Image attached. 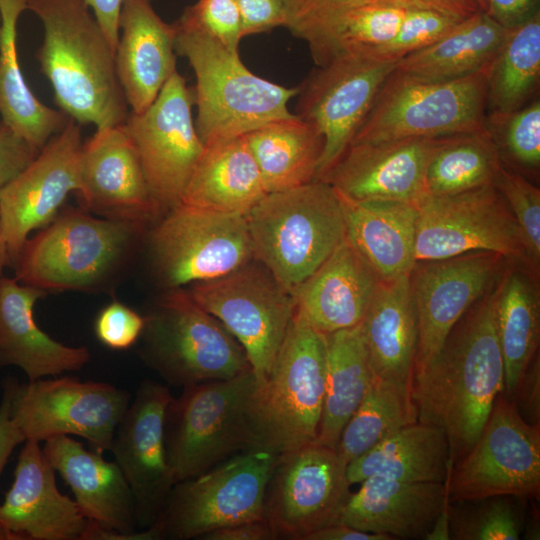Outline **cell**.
<instances>
[{"instance_id": "cell-1", "label": "cell", "mask_w": 540, "mask_h": 540, "mask_svg": "<svg viewBox=\"0 0 540 540\" xmlns=\"http://www.w3.org/2000/svg\"><path fill=\"white\" fill-rule=\"evenodd\" d=\"M494 287L459 319L434 361L412 381L417 421L444 430L451 468L473 447L504 393Z\"/></svg>"}, {"instance_id": "cell-2", "label": "cell", "mask_w": 540, "mask_h": 540, "mask_svg": "<svg viewBox=\"0 0 540 540\" xmlns=\"http://www.w3.org/2000/svg\"><path fill=\"white\" fill-rule=\"evenodd\" d=\"M43 26L36 57L58 107L79 125L103 129L129 112L115 52L84 0H28Z\"/></svg>"}, {"instance_id": "cell-3", "label": "cell", "mask_w": 540, "mask_h": 540, "mask_svg": "<svg viewBox=\"0 0 540 540\" xmlns=\"http://www.w3.org/2000/svg\"><path fill=\"white\" fill-rule=\"evenodd\" d=\"M175 25V50L188 60L195 74V126L204 145L246 135L292 115L288 103L299 88L255 75L242 63L239 53L191 23L180 18Z\"/></svg>"}, {"instance_id": "cell-4", "label": "cell", "mask_w": 540, "mask_h": 540, "mask_svg": "<svg viewBox=\"0 0 540 540\" xmlns=\"http://www.w3.org/2000/svg\"><path fill=\"white\" fill-rule=\"evenodd\" d=\"M252 370L193 384L170 401L165 418L167 458L175 484L260 445Z\"/></svg>"}, {"instance_id": "cell-5", "label": "cell", "mask_w": 540, "mask_h": 540, "mask_svg": "<svg viewBox=\"0 0 540 540\" xmlns=\"http://www.w3.org/2000/svg\"><path fill=\"white\" fill-rule=\"evenodd\" d=\"M245 218L254 258L292 295L346 237L340 197L320 179L267 193Z\"/></svg>"}, {"instance_id": "cell-6", "label": "cell", "mask_w": 540, "mask_h": 540, "mask_svg": "<svg viewBox=\"0 0 540 540\" xmlns=\"http://www.w3.org/2000/svg\"><path fill=\"white\" fill-rule=\"evenodd\" d=\"M144 226L65 209L26 240L15 278L45 292L92 290L121 269Z\"/></svg>"}, {"instance_id": "cell-7", "label": "cell", "mask_w": 540, "mask_h": 540, "mask_svg": "<svg viewBox=\"0 0 540 540\" xmlns=\"http://www.w3.org/2000/svg\"><path fill=\"white\" fill-rule=\"evenodd\" d=\"M144 320L141 357L167 386L184 388L252 370L242 345L188 289H167Z\"/></svg>"}, {"instance_id": "cell-8", "label": "cell", "mask_w": 540, "mask_h": 540, "mask_svg": "<svg viewBox=\"0 0 540 540\" xmlns=\"http://www.w3.org/2000/svg\"><path fill=\"white\" fill-rule=\"evenodd\" d=\"M486 96L485 72L432 80L395 68L351 144L438 138L484 128Z\"/></svg>"}, {"instance_id": "cell-9", "label": "cell", "mask_w": 540, "mask_h": 540, "mask_svg": "<svg viewBox=\"0 0 540 540\" xmlns=\"http://www.w3.org/2000/svg\"><path fill=\"white\" fill-rule=\"evenodd\" d=\"M326 335L295 310L257 396L260 445L277 454L315 442L326 381Z\"/></svg>"}, {"instance_id": "cell-10", "label": "cell", "mask_w": 540, "mask_h": 540, "mask_svg": "<svg viewBox=\"0 0 540 540\" xmlns=\"http://www.w3.org/2000/svg\"><path fill=\"white\" fill-rule=\"evenodd\" d=\"M278 456L255 446L177 482L154 523L161 540L201 539L220 528L264 519L265 493Z\"/></svg>"}, {"instance_id": "cell-11", "label": "cell", "mask_w": 540, "mask_h": 540, "mask_svg": "<svg viewBox=\"0 0 540 540\" xmlns=\"http://www.w3.org/2000/svg\"><path fill=\"white\" fill-rule=\"evenodd\" d=\"M154 274L167 289L211 280L254 258L245 215L180 203L148 234Z\"/></svg>"}, {"instance_id": "cell-12", "label": "cell", "mask_w": 540, "mask_h": 540, "mask_svg": "<svg viewBox=\"0 0 540 540\" xmlns=\"http://www.w3.org/2000/svg\"><path fill=\"white\" fill-rule=\"evenodd\" d=\"M188 291L237 339L258 381L264 382L295 314L293 295L255 258L223 276L192 284Z\"/></svg>"}, {"instance_id": "cell-13", "label": "cell", "mask_w": 540, "mask_h": 540, "mask_svg": "<svg viewBox=\"0 0 540 540\" xmlns=\"http://www.w3.org/2000/svg\"><path fill=\"white\" fill-rule=\"evenodd\" d=\"M450 502L494 496L537 498L540 425L528 423L512 400L499 394L482 432L445 481Z\"/></svg>"}, {"instance_id": "cell-14", "label": "cell", "mask_w": 540, "mask_h": 540, "mask_svg": "<svg viewBox=\"0 0 540 540\" xmlns=\"http://www.w3.org/2000/svg\"><path fill=\"white\" fill-rule=\"evenodd\" d=\"M12 416L25 441H45L58 435L85 439L91 449L110 451L130 393L104 382L72 377L8 382Z\"/></svg>"}, {"instance_id": "cell-15", "label": "cell", "mask_w": 540, "mask_h": 540, "mask_svg": "<svg viewBox=\"0 0 540 540\" xmlns=\"http://www.w3.org/2000/svg\"><path fill=\"white\" fill-rule=\"evenodd\" d=\"M415 205L416 261L489 251L527 267L515 219L494 185L451 195L425 194Z\"/></svg>"}, {"instance_id": "cell-16", "label": "cell", "mask_w": 540, "mask_h": 540, "mask_svg": "<svg viewBox=\"0 0 540 540\" xmlns=\"http://www.w3.org/2000/svg\"><path fill=\"white\" fill-rule=\"evenodd\" d=\"M347 465L317 442L279 454L264 499V519L277 539L306 540L340 523L351 496Z\"/></svg>"}, {"instance_id": "cell-17", "label": "cell", "mask_w": 540, "mask_h": 540, "mask_svg": "<svg viewBox=\"0 0 540 540\" xmlns=\"http://www.w3.org/2000/svg\"><path fill=\"white\" fill-rule=\"evenodd\" d=\"M193 93L175 71L142 112H129V135L155 203L165 213L180 204L203 152L192 115Z\"/></svg>"}, {"instance_id": "cell-18", "label": "cell", "mask_w": 540, "mask_h": 540, "mask_svg": "<svg viewBox=\"0 0 540 540\" xmlns=\"http://www.w3.org/2000/svg\"><path fill=\"white\" fill-rule=\"evenodd\" d=\"M396 62L342 52L318 65L299 88L297 114L321 134V179L350 146Z\"/></svg>"}, {"instance_id": "cell-19", "label": "cell", "mask_w": 540, "mask_h": 540, "mask_svg": "<svg viewBox=\"0 0 540 540\" xmlns=\"http://www.w3.org/2000/svg\"><path fill=\"white\" fill-rule=\"evenodd\" d=\"M507 261L498 253L473 251L415 262L409 275L418 325L413 378L434 361L466 311L496 284Z\"/></svg>"}, {"instance_id": "cell-20", "label": "cell", "mask_w": 540, "mask_h": 540, "mask_svg": "<svg viewBox=\"0 0 540 540\" xmlns=\"http://www.w3.org/2000/svg\"><path fill=\"white\" fill-rule=\"evenodd\" d=\"M172 398L166 384L142 381L110 448L132 491L140 529L157 521L175 485L165 444L166 411Z\"/></svg>"}, {"instance_id": "cell-21", "label": "cell", "mask_w": 540, "mask_h": 540, "mask_svg": "<svg viewBox=\"0 0 540 540\" xmlns=\"http://www.w3.org/2000/svg\"><path fill=\"white\" fill-rule=\"evenodd\" d=\"M82 144L80 125L68 118L34 160L0 189V223L9 264L15 265L31 231L49 224L68 194L77 191Z\"/></svg>"}, {"instance_id": "cell-22", "label": "cell", "mask_w": 540, "mask_h": 540, "mask_svg": "<svg viewBox=\"0 0 540 540\" xmlns=\"http://www.w3.org/2000/svg\"><path fill=\"white\" fill-rule=\"evenodd\" d=\"M76 192L85 210L106 219L145 225L162 213L123 123L96 129L83 142Z\"/></svg>"}, {"instance_id": "cell-23", "label": "cell", "mask_w": 540, "mask_h": 540, "mask_svg": "<svg viewBox=\"0 0 540 540\" xmlns=\"http://www.w3.org/2000/svg\"><path fill=\"white\" fill-rule=\"evenodd\" d=\"M437 138L351 144L320 179L352 201L416 204L426 194V169Z\"/></svg>"}, {"instance_id": "cell-24", "label": "cell", "mask_w": 540, "mask_h": 540, "mask_svg": "<svg viewBox=\"0 0 540 540\" xmlns=\"http://www.w3.org/2000/svg\"><path fill=\"white\" fill-rule=\"evenodd\" d=\"M87 523L75 500L58 490L39 442L26 440L0 504V524L22 540H80Z\"/></svg>"}, {"instance_id": "cell-25", "label": "cell", "mask_w": 540, "mask_h": 540, "mask_svg": "<svg viewBox=\"0 0 540 540\" xmlns=\"http://www.w3.org/2000/svg\"><path fill=\"white\" fill-rule=\"evenodd\" d=\"M176 25L164 22L150 0H122L115 66L131 112L144 111L176 71Z\"/></svg>"}, {"instance_id": "cell-26", "label": "cell", "mask_w": 540, "mask_h": 540, "mask_svg": "<svg viewBox=\"0 0 540 540\" xmlns=\"http://www.w3.org/2000/svg\"><path fill=\"white\" fill-rule=\"evenodd\" d=\"M43 454L70 487L83 515L125 534L138 531L132 491L119 466L67 435L44 441Z\"/></svg>"}, {"instance_id": "cell-27", "label": "cell", "mask_w": 540, "mask_h": 540, "mask_svg": "<svg viewBox=\"0 0 540 540\" xmlns=\"http://www.w3.org/2000/svg\"><path fill=\"white\" fill-rule=\"evenodd\" d=\"M352 493L340 523L391 539H424L449 502L445 482L370 476Z\"/></svg>"}, {"instance_id": "cell-28", "label": "cell", "mask_w": 540, "mask_h": 540, "mask_svg": "<svg viewBox=\"0 0 540 540\" xmlns=\"http://www.w3.org/2000/svg\"><path fill=\"white\" fill-rule=\"evenodd\" d=\"M46 293L16 278H0V367L16 366L28 381L78 371L90 360L86 347L64 345L37 325L33 308Z\"/></svg>"}, {"instance_id": "cell-29", "label": "cell", "mask_w": 540, "mask_h": 540, "mask_svg": "<svg viewBox=\"0 0 540 540\" xmlns=\"http://www.w3.org/2000/svg\"><path fill=\"white\" fill-rule=\"evenodd\" d=\"M381 281L345 239L294 292L296 310L323 334L359 325Z\"/></svg>"}, {"instance_id": "cell-30", "label": "cell", "mask_w": 540, "mask_h": 540, "mask_svg": "<svg viewBox=\"0 0 540 540\" xmlns=\"http://www.w3.org/2000/svg\"><path fill=\"white\" fill-rule=\"evenodd\" d=\"M339 197L346 239L378 279L391 281L410 274L416 262V205Z\"/></svg>"}, {"instance_id": "cell-31", "label": "cell", "mask_w": 540, "mask_h": 540, "mask_svg": "<svg viewBox=\"0 0 540 540\" xmlns=\"http://www.w3.org/2000/svg\"><path fill=\"white\" fill-rule=\"evenodd\" d=\"M409 275L379 283L360 326L375 378L412 390L418 325Z\"/></svg>"}, {"instance_id": "cell-32", "label": "cell", "mask_w": 540, "mask_h": 540, "mask_svg": "<svg viewBox=\"0 0 540 540\" xmlns=\"http://www.w3.org/2000/svg\"><path fill=\"white\" fill-rule=\"evenodd\" d=\"M267 194L245 135L204 145L180 203L246 215Z\"/></svg>"}, {"instance_id": "cell-33", "label": "cell", "mask_w": 540, "mask_h": 540, "mask_svg": "<svg viewBox=\"0 0 540 540\" xmlns=\"http://www.w3.org/2000/svg\"><path fill=\"white\" fill-rule=\"evenodd\" d=\"M539 277L525 265L507 261L494 287V313L504 361V396L512 400L540 337Z\"/></svg>"}, {"instance_id": "cell-34", "label": "cell", "mask_w": 540, "mask_h": 540, "mask_svg": "<svg viewBox=\"0 0 540 540\" xmlns=\"http://www.w3.org/2000/svg\"><path fill=\"white\" fill-rule=\"evenodd\" d=\"M449 446L443 429L415 422L389 435L346 467L349 483L370 476L413 482H445Z\"/></svg>"}, {"instance_id": "cell-35", "label": "cell", "mask_w": 540, "mask_h": 540, "mask_svg": "<svg viewBox=\"0 0 540 540\" xmlns=\"http://www.w3.org/2000/svg\"><path fill=\"white\" fill-rule=\"evenodd\" d=\"M28 0H0V114L5 124L40 151L68 121L42 103L24 79L17 54V23Z\"/></svg>"}, {"instance_id": "cell-36", "label": "cell", "mask_w": 540, "mask_h": 540, "mask_svg": "<svg viewBox=\"0 0 540 540\" xmlns=\"http://www.w3.org/2000/svg\"><path fill=\"white\" fill-rule=\"evenodd\" d=\"M509 30L480 10L434 43L401 58L396 69L432 80L486 72Z\"/></svg>"}, {"instance_id": "cell-37", "label": "cell", "mask_w": 540, "mask_h": 540, "mask_svg": "<svg viewBox=\"0 0 540 540\" xmlns=\"http://www.w3.org/2000/svg\"><path fill=\"white\" fill-rule=\"evenodd\" d=\"M267 193L296 188L316 179L323 139L296 114L245 135Z\"/></svg>"}, {"instance_id": "cell-38", "label": "cell", "mask_w": 540, "mask_h": 540, "mask_svg": "<svg viewBox=\"0 0 540 540\" xmlns=\"http://www.w3.org/2000/svg\"><path fill=\"white\" fill-rule=\"evenodd\" d=\"M325 335V396L315 442L335 449L375 376L360 324Z\"/></svg>"}, {"instance_id": "cell-39", "label": "cell", "mask_w": 540, "mask_h": 540, "mask_svg": "<svg viewBox=\"0 0 540 540\" xmlns=\"http://www.w3.org/2000/svg\"><path fill=\"white\" fill-rule=\"evenodd\" d=\"M502 167L486 127L438 137L426 169V194L451 195L494 185Z\"/></svg>"}, {"instance_id": "cell-40", "label": "cell", "mask_w": 540, "mask_h": 540, "mask_svg": "<svg viewBox=\"0 0 540 540\" xmlns=\"http://www.w3.org/2000/svg\"><path fill=\"white\" fill-rule=\"evenodd\" d=\"M485 75L486 114L513 112L536 98L540 82V13L509 30Z\"/></svg>"}, {"instance_id": "cell-41", "label": "cell", "mask_w": 540, "mask_h": 540, "mask_svg": "<svg viewBox=\"0 0 540 540\" xmlns=\"http://www.w3.org/2000/svg\"><path fill=\"white\" fill-rule=\"evenodd\" d=\"M417 422L411 390L374 378L368 392L343 428L336 452L348 465L400 428Z\"/></svg>"}, {"instance_id": "cell-42", "label": "cell", "mask_w": 540, "mask_h": 540, "mask_svg": "<svg viewBox=\"0 0 540 540\" xmlns=\"http://www.w3.org/2000/svg\"><path fill=\"white\" fill-rule=\"evenodd\" d=\"M405 11L374 0L351 9L336 26L315 63L321 65L342 52L371 57L396 36Z\"/></svg>"}, {"instance_id": "cell-43", "label": "cell", "mask_w": 540, "mask_h": 540, "mask_svg": "<svg viewBox=\"0 0 540 540\" xmlns=\"http://www.w3.org/2000/svg\"><path fill=\"white\" fill-rule=\"evenodd\" d=\"M485 127L496 145L503 166L526 178L536 177L539 174L540 101L538 97L513 112L486 114Z\"/></svg>"}, {"instance_id": "cell-44", "label": "cell", "mask_w": 540, "mask_h": 540, "mask_svg": "<svg viewBox=\"0 0 540 540\" xmlns=\"http://www.w3.org/2000/svg\"><path fill=\"white\" fill-rule=\"evenodd\" d=\"M513 496L473 500L456 509L449 502L450 537L456 540H517L524 530V516Z\"/></svg>"}, {"instance_id": "cell-45", "label": "cell", "mask_w": 540, "mask_h": 540, "mask_svg": "<svg viewBox=\"0 0 540 540\" xmlns=\"http://www.w3.org/2000/svg\"><path fill=\"white\" fill-rule=\"evenodd\" d=\"M494 186L517 224L528 269L540 273V190L522 174L503 166Z\"/></svg>"}, {"instance_id": "cell-46", "label": "cell", "mask_w": 540, "mask_h": 540, "mask_svg": "<svg viewBox=\"0 0 540 540\" xmlns=\"http://www.w3.org/2000/svg\"><path fill=\"white\" fill-rule=\"evenodd\" d=\"M286 28L307 42L316 60L328 38L351 9L372 0H283Z\"/></svg>"}, {"instance_id": "cell-47", "label": "cell", "mask_w": 540, "mask_h": 540, "mask_svg": "<svg viewBox=\"0 0 540 540\" xmlns=\"http://www.w3.org/2000/svg\"><path fill=\"white\" fill-rule=\"evenodd\" d=\"M460 21L433 11L406 10L396 36L371 57L397 63L404 56L434 43Z\"/></svg>"}, {"instance_id": "cell-48", "label": "cell", "mask_w": 540, "mask_h": 540, "mask_svg": "<svg viewBox=\"0 0 540 540\" xmlns=\"http://www.w3.org/2000/svg\"><path fill=\"white\" fill-rule=\"evenodd\" d=\"M181 19L196 26L227 49L239 53L243 36L242 19L235 0H199Z\"/></svg>"}, {"instance_id": "cell-49", "label": "cell", "mask_w": 540, "mask_h": 540, "mask_svg": "<svg viewBox=\"0 0 540 540\" xmlns=\"http://www.w3.org/2000/svg\"><path fill=\"white\" fill-rule=\"evenodd\" d=\"M144 317L119 301H113L97 315L94 332L100 343L113 350L130 348L141 337Z\"/></svg>"}, {"instance_id": "cell-50", "label": "cell", "mask_w": 540, "mask_h": 540, "mask_svg": "<svg viewBox=\"0 0 540 540\" xmlns=\"http://www.w3.org/2000/svg\"><path fill=\"white\" fill-rule=\"evenodd\" d=\"M21 135L0 122V189L16 178L37 156Z\"/></svg>"}, {"instance_id": "cell-51", "label": "cell", "mask_w": 540, "mask_h": 540, "mask_svg": "<svg viewBox=\"0 0 540 540\" xmlns=\"http://www.w3.org/2000/svg\"><path fill=\"white\" fill-rule=\"evenodd\" d=\"M242 19L243 36L286 26L283 0H235Z\"/></svg>"}, {"instance_id": "cell-52", "label": "cell", "mask_w": 540, "mask_h": 540, "mask_svg": "<svg viewBox=\"0 0 540 540\" xmlns=\"http://www.w3.org/2000/svg\"><path fill=\"white\" fill-rule=\"evenodd\" d=\"M513 398L517 400L513 403L520 415L528 423L540 425V361L538 353L528 364Z\"/></svg>"}, {"instance_id": "cell-53", "label": "cell", "mask_w": 540, "mask_h": 540, "mask_svg": "<svg viewBox=\"0 0 540 540\" xmlns=\"http://www.w3.org/2000/svg\"><path fill=\"white\" fill-rule=\"evenodd\" d=\"M377 3L403 10H427L464 20L478 11L475 0H374Z\"/></svg>"}, {"instance_id": "cell-54", "label": "cell", "mask_w": 540, "mask_h": 540, "mask_svg": "<svg viewBox=\"0 0 540 540\" xmlns=\"http://www.w3.org/2000/svg\"><path fill=\"white\" fill-rule=\"evenodd\" d=\"M486 13L506 29L515 28L540 13V0H486Z\"/></svg>"}, {"instance_id": "cell-55", "label": "cell", "mask_w": 540, "mask_h": 540, "mask_svg": "<svg viewBox=\"0 0 540 540\" xmlns=\"http://www.w3.org/2000/svg\"><path fill=\"white\" fill-rule=\"evenodd\" d=\"M22 442L25 438L13 419L10 392L5 385L0 404V475L10 454Z\"/></svg>"}, {"instance_id": "cell-56", "label": "cell", "mask_w": 540, "mask_h": 540, "mask_svg": "<svg viewBox=\"0 0 540 540\" xmlns=\"http://www.w3.org/2000/svg\"><path fill=\"white\" fill-rule=\"evenodd\" d=\"M203 540H274L270 525L264 520L250 521L220 528L205 534Z\"/></svg>"}, {"instance_id": "cell-57", "label": "cell", "mask_w": 540, "mask_h": 540, "mask_svg": "<svg viewBox=\"0 0 540 540\" xmlns=\"http://www.w3.org/2000/svg\"><path fill=\"white\" fill-rule=\"evenodd\" d=\"M101 26L115 52L119 37V15L122 0H84Z\"/></svg>"}, {"instance_id": "cell-58", "label": "cell", "mask_w": 540, "mask_h": 540, "mask_svg": "<svg viewBox=\"0 0 540 540\" xmlns=\"http://www.w3.org/2000/svg\"><path fill=\"white\" fill-rule=\"evenodd\" d=\"M80 540H161V536L155 525L125 534L88 520Z\"/></svg>"}, {"instance_id": "cell-59", "label": "cell", "mask_w": 540, "mask_h": 540, "mask_svg": "<svg viewBox=\"0 0 540 540\" xmlns=\"http://www.w3.org/2000/svg\"><path fill=\"white\" fill-rule=\"evenodd\" d=\"M306 540H391V538L383 534L365 532L343 523H337L313 532Z\"/></svg>"}, {"instance_id": "cell-60", "label": "cell", "mask_w": 540, "mask_h": 540, "mask_svg": "<svg viewBox=\"0 0 540 540\" xmlns=\"http://www.w3.org/2000/svg\"><path fill=\"white\" fill-rule=\"evenodd\" d=\"M425 540H450L449 502L436 517L431 529L424 537Z\"/></svg>"}, {"instance_id": "cell-61", "label": "cell", "mask_w": 540, "mask_h": 540, "mask_svg": "<svg viewBox=\"0 0 540 540\" xmlns=\"http://www.w3.org/2000/svg\"><path fill=\"white\" fill-rule=\"evenodd\" d=\"M7 264H9L8 249L0 223V278L3 276V269Z\"/></svg>"}, {"instance_id": "cell-62", "label": "cell", "mask_w": 540, "mask_h": 540, "mask_svg": "<svg viewBox=\"0 0 540 540\" xmlns=\"http://www.w3.org/2000/svg\"><path fill=\"white\" fill-rule=\"evenodd\" d=\"M0 540H22V538L0 524Z\"/></svg>"}, {"instance_id": "cell-63", "label": "cell", "mask_w": 540, "mask_h": 540, "mask_svg": "<svg viewBox=\"0 0 540 540\" xmlns=\"http://www.w3.org/2000/svg\"><path fill=\"white\" fill-rule=\"evenodd\" d=\"M477 2V4L479 5L480 9L482 11H486V7H487V3H486V0H475Z\"/></svg>"}]
</instances>
